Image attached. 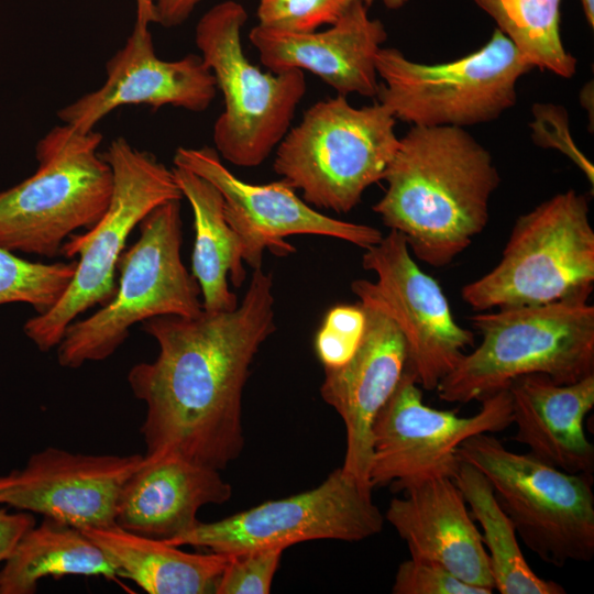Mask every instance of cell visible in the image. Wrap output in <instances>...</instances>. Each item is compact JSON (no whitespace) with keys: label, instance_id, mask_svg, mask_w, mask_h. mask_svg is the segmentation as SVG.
I'll use <instances>...</instances> for the list:
<instances>
[{"label":"cell","instance_id":"cell-1","mask_svg":"<svg viewBox=\"0 0 594 594\" xmlns=\"http://www.w3.org/2000/svg\"><path fill=\"white\" fill-rule=\"evenodd\" d=\"M273 275L253 271L233 310L142 322L160 352L131 367L128 383L146 406L145 455H177L226 469L244 448L242 397L250 366L276 329Z\"/></svg>","mask_w":594,"mask_h":594},{"label":"cell","instance_id":"cell-2","mask_svg":"<svg viewBox=\"0 0 594 594\" xmlns=\"http://www.w3.org/2000/svg\"><path fill=\"white\" fill-rule=\"evenodd\" d=\"M373 206L419 261L449 265L486 227L501 178L490 152L464 128L415 127L399 139Z\"/></svg>","mask_w":594,"mask_h":594},{"label":"cell","instance_id":"cell-3","mask_svg":"<svg viewBox=\"0 0 594 594\" xmlns=\"http://www.w3.org/2000/svg\"><path fill=\"white\" fill-rule=\"evenodd\" d=\"M480 344L438 384L439 399L482 402L528 374L571 384L594 374V307L554 302L480 311Z\"/></svg>","mask_w":594,"mask_h":594},{"label":"cell","instance_id":"cell-4","mask_svg":"<svg viewBox=\"0 0 594 594\" xmlns=\"http://www.w3.org/2000/svg\"><path fill=\"white\" fill-rule=\"evenodd\" d=\"M585 195L559 193L519 216L499 262L461 289L474 311L587 302L594 288V230Z\"/></svg>","mask_w":594,"mask_h":594},{"label":"cell","instance_id":"cell-5","mask_svg":"<svg viewBox=\"0 0 594 594\" xmlns=\"http://www.w3.org/2000/svg\"><path fill=\"white\" fill-rule=\"evenodd\" d=\"M102 134L68 124L54 127L37 143L36 170L0 191V246L54 257L78 229L105 215L113 173L98 153Z\"/></svg>","mask_w":594,"mask_h":594},{"label":"cell","instance_id":"cell-6","mask_svg":"<svg viewBox=\"0 0 594 594\" xmlns=\"http://www.w3.org/2000/svg\"><path fill=\"white\" fill-rule=\"evenodd\" d=\"M140 237L123 251L114 297L91 316L73 321L56 346L58 364L78 369L111 356L131 328L158 316L196 317L202 312L200 288L180 256V200L154 208L139 223Z\"/></svg>","mask_w":594,"mask_h":594},{"label":"cell","instance_id":"cell-7","mask_svg":"<svg viewBox=\"0 0 594 594\" xmlns=\"http://www.w3.org/2000/svg\"><path fill=\"white\" fill-rule=\"evenodd\" d=\"M381 102L355 108L345 96L320 100L276 146L273 168L310 206L351 211L383 180L399 139Z\"/></svg>","mask_w":594,"mask_h":594},{"label":"cell","instance_id":"cell-8","mask_svg":"<svg viewBox=\"0 0 594 594\" xmlns=\"http://www.w3.org/2000/svg\"><path fill=\"white\" fill-rule=\"evenodd\" d=\"M102 156L113 173L108 209L91 229L64 242L61 254L79 256L75 275L51 309L23 326L25 336L42 352L56 348L80 314L114 297L117 264L132 230L157 206L183 198L173 168L124 138L114 139Z\"/></svg>","mask_w":594,"mask_h":594},{"label":"cell","instance_id":"cell-9","mask_svg":"<svg viewBox=\"0 0 594 594\" xmlns=\"http://www.w3.org/2000/svg\"><path fill=\"white\" fill-rule=\"evenodd\" d=\"M246 20L241 3H218L197 23L195 42L223 97L213 125L215 150L233 165L254 167L290 129L307 85L302 70L265 73L248 59L241 43Z\"/></svg>","mask_w":594,"mask_h":594},{"label":"cell","instance_id":"cell-10","mask_svg":"<svg viewBox=\"0 0 594 594\" xmlns=\"http://www.w3.org/2000/svg\"><path fill=\"white\" fill-rule=\"evenodd\" d=\"M458 455L487 477L518 538L542 561L563 566L593 559V476L510 451L487 432L464 440Z\"/></svg>","mask_w":594,"mask_h":594},{"label":"cell","instance_id":"cell-11","mask_svg":"<svg viewBox=\"0 0 594 594\" xmlns=\"http://www.w3.org/2000/svg\"><path fill=\"white\" fill-rule=\"evenodd\" d=\"M532 68L498 29L476 52L441 64L414 62L395 47H382L376 97L395 119L411 125L464 128L512 108L518 79Z\"/></svg>","mask_w":594,"mask_h":594},{"label":"cell","instance_id":"cell-12","mask_svg":"<svg viewBox=\"0 0 594 594\" xmlns=\"http://www.w3.org/2000/svg\"><path fill=\"white\" fill-rule=\"evenodd\" d=\"M372 490L340 466L312 490L267 501L217 521H199L163 540L229 556L270 548L285 550L319 539L361 541L380 534L385 521Z\"/></svg>","mask_w":594,"mask_h":594},{"label":"cell","instance_id":"cell-13","mask_svg":"<svg viewBox=\"0 0 594 594\" xmlns=\"http://www.w3.org/2000/svg\"><path fill=\"white\" fill-rule=\"evenodd\" d=\"M513 424L507 388L482 400L479 413L461 417L452 410L427 406L417 377L406 370L380 410L372 429L369 482L400 492L408 483L428 475L454 477L461 460L460 444L479 433L503 431Z\"/></svg>","mask_w":594,"mask_h":594},{"label":"cell","instance_id":"cell-14","mask_svg":"<svg viewBox=\"0 0 594 594\" xmlns=\"http://www.w3.org/2000/svg\"><path fill=\"white\" fill-rule=\"evenodd\" d=\"M173 162L219 190L226 220L240 240L242 260L253 271L262 268L265 250L277 256L294 253L296 249L285 240L290 235H324L364 250L384 237L374 227L321 213L299 198L284 179L261 185L238 178L212 147H178Z\"/></svg>","mask_w":594,"mask_h":594},{"label":"cell","instance_id":"cell-15","mask_svg":"<svg viewBox=\"0 0 594 594\" xmlns=\"http://www.w3.org/2000/svg\"><path fill=\"white\" fill-rule=\"evenodd\" d=\"M351 290L364 311L363 336L346 363L324 369L320 395L336 409L345 426L346 449L342 470L371 486L373 425L406 370L408 348L375 283L355 279L351 283Z\"/></svg>","mask_w":594,"mask_h":594},{"label":"cell","instance_id":"cell-16","mask_svg":"<svg viewBox=\"0 0 594 594\" xmlns=\"http://www.w3.org/2000/svg\"><path fill=\"white\" fill-rule=\"evenodd\" d=\"M362 266L377 276L375 286L405 337L419 386L436 389L474 345L473 331L454 320L440 284L418 266L400 233L391 230L366 249Z\"/></svg>","mask_w":594,"mask_h":594},{"label":"cell","instance_id":"cell-17","mask_svg":"<svg viewBox=\"0 0 594 594\" xmlns=\"http://www.w3.org/2000/svg\"><path fill=\"white\" fill-rule=\"evenodd\" d=\"M142 454H84L47 447L0 474V505L78 528L116 525L121 488Z\"/></svg>","mask_w":594,"mask_h":594},{"label":"cell","instance_id":"cell-18","mask_svg":"<svg viewBox=\"0 0 594 594\" xmlns=\"http://www.w3.org/2000/svg\"><path fill=\"white\" fill-rule=\"evenodd\" d=\"M148 25L136 18L125 44L106 64L103 85L62 108L57 114L63 123L87 132L122 106H173L202 112L211 105L216 80L200 55L160 58Z\"/></svg>","mask_w":594,"mask_h":594},{"label":"cell","instance_id":"cell-19","mask_svg":"<svg viewBox=\"0 0 594 594\" xmlns=\"http://www.w3.org/2000/svg\"><path fill=\"white\" fill-rule=\"evenodd\" d=\"M386 38L383 23L369 16L361 0H354L324 31L289 33L257 24L249 34L261 63L271 72L308 70L345 97H376V56Z\"/></svg>","mask_w":594,"mask_h":594},{"label":"cell","instance_id":"cell-20","mask_svg":"<svg viewBox=\"0 0 594 594\" xmlns=\"http://www.w3.org/2000/svg\"><path fill=\"white\" fill-rule=\"evenodd\" d=\"M385 520L406 542L410 558L433 562L465 583L494 591L482 534L452 477L428 475L405 485Z\"/></svg>","mask_w":594,"mask_h":594},{"label":"cell","instance_id":"cell-21","mask_svg":"<svg viewBox=\"0 0 594 594\" xmlns=\"http://www.w3.org/2000/svg\"><path fill=\"white\" fill-rule=\"evenodd\" d=\"M231 496L232 487L219 470L177 455L143 454L121 488L116 525L138 535L167 539L196 526L202 506L223 504Z\"/></svg>","mask_w":594,"mask_h":594},{"label":"cell","instance_id":"cell-22","mask_svg":"<svg viewBox=\"0 0 594 594\" xmlns=\"http://www.w3.org/2000/svg\"><path fill=\"white\" fill-rule=\"evenodd\" d=\"M507 389L514 440L553 468L593 476L594 447L585 436L584 418L594 406V374L571 384L528 374L513 380Z\"/></svg>","mask_w":594,"mask_h":594},{"label":"cell","instance_id":"cell-23","mask_svg":"<svg viewBox=\"0 0 594 594\" xmlns=\"http://www.w3.org/2000/svg\"><path fill=\"white\" fill-rule=\"evenodd\" d=\"M107 556L118 576L150 594H212L230 556L190 553L118 525L80 529Z\"/></svg>","mask_w":594,"mask_h":594},{"label":"cell","instance_id":"cell-24","mask_svg":"<svg viewBox=\"0 0 594 594\" xmlns=\"http://www.w3.org/2000/svg\"><path fill=\"white\" fill-rule=\"evenodd\" d=\"M176 183L194 212L195 244L193 276L200 293L202 309L208 312L229 311L238 307L237 295L228 278L240 288L246 272L241 243L227 222L223 199L219 190L205 178L180 167H173Z\"/></svg>","mask_w":594,"mask_h":594},{"label":"cell","instance_id":"cell-25","mask_svg":"<svg viewBox=\"0 0 594 594\" xmlns=\"http://www.w3.org/2000/svg\"><path fill=\"white\" fill-rule=\"evenodd\" d=\"M118 579L103 551L80 529L44 518L19 540L0 570V594H33L47 576Z\"/></svg>","mask_w":594,"mask_h":594},{"label":"cell","instance_id":"cell-26","mask_svg":"<svg viewBox=\"0 0 594 594\" xmlns=\"http://www.w3.org/2000/svg\"><path fill=\"white\" fill-rule=\"evenodd\" d=\"M470 513L483 529L482 540L490 560L494 590L501 594H564L552 580L538 576L526 561L515 527L498 504L487 477L461 461L453 477Z\"/></svg>","mask_w":594,"mask_h":594},{"label":"cell","instance_id":"cell-27","mask_svg":"<svg viewBox=\"0 0 594 594\" xmlns=\"http://www.w3.org/2000/svg\"><path fill=\"white\" fill-rule=\"evenodd\" d=\"M485 11L532 67L563 78L576 72V59L560 35L562 0H473Z\"/></svg>","mask_w":594,"mask_h":594},{"label":"cell","instance_id":"cell-28","mask_svg":"<svg viewBox=\"0 0 594 594\" xmlns=\"http://www.w3.org/2000/svg\"><path fill=\"white\" fill-rule=\"evenodd\" d=\"M72 262H32L0 246V306L22 302L37 314L51 309L63 296L75 275Z\"/></svg>","mask_w":594,"mask_h":594},{"label":"cell","instance_id":"cell-29","mask_svg":"<svg viewBox=\"0 0 594 594\" xmlns=\"http://www.w3.org/2000/svg\"><path fill=\"white\" fill-rule=\"evenodd\" d=\"M354 0H258V25L289 33H308L336 23Z\"/></svg>","mask_w":594,"mask_h":594},{"label":"cell","instance_id":"cell-30","mask_svg":"<svg viewBox=\"0 0 594 594\" xmlns=\"http://www.w3.org/2000/svg\"><path fill=\"white\" fill-rule=\"evenodd\" d=\"M365 316L361 305L331 308L315 338V350L324 369L339 367L356 351L363 336Z\"/></svg>","mask_w":594,"mask_h":594},{"label":"cell","instance_id":"cell-31","mask_svg":"<svg viewBox=\"0 0 594 594\" xmlns=\"http://www.w3.org/2000/svg\"><path fill=\"white\" fill-rule=\"evenodd\" d=\"M284 549H260L231 554L215 594H267Z\"/></svg>","mask_w":594,"mask_h":594},{"label":"cell","instance_id":"cell-32","mask_svg":"<svg viewBox=\"0 0 594 594\" xmlns=\"http://www.w3.org/2000/svg\"><path fill=\"white\" fill-rule=\"evenodd\" d=\"M394 594H492L494 591L463 582L443 566L408 559L396 571Z\"/></svg>","mask_w":594,"mask_h":594},{"label":"cell","instance_id":"cell-33","mask_svg":"<svg viewBox=\"0 0 594 594\" xmlns=\"http://www.w3.org/2000/svg\"><path fill=\"white\" fill-rule=\"evenodd\" d=\"M532 113L535 121L530 125L535 143L538 146L557 148L566 155L593 186L594 166L573 142L565 109L551 103H535Z\"/></svg>","mask_w":594,"mask_h":594},{"label":"cell","instance_id":"cell-34","mask_svg":"<svg viewBox=\"0 0 594 594\" xmlns=\"http://www.w3.org/2000/svg\"><path fill=\"white\" fill-rule=\"evenodd\" d=\"M34 525L31 513H9L0 508V562L9 558L22 536Z\"/></svg>","mask_w":594,"mask_h":594},{"label":"cell","instance_id":"cell-35","mask_svg":"<svg viewBox=\"0 0 594 594\" xmlns=\"http://www.w3.org/2000/svg\"><path fill=\"white\" fill-rule=\"evenodd\" d=\"M200 0H156L154 23L170 28L184 23Z\"/></svg>","mask_w":594,"mask_h":594},{"label":"cell","instance_id":"cell-36","mask_svg":"<svg viewBox=\"0 0 594 594\" xmlns=\"http://www.w3.org/2000/svg\"><path fill=\"white\" fill-rule=\"evenodd\" d=\"M156 0H135L136 18L152 23L154 22V3Z\"/></svg>","mask_w":594,"mask_h":594},{"label":"cell","instance_id":"cell-37","mask_svg":"<svg viewBox=\"0 0 594 594\" xmlns=\"http://www.w3.org/2000/svg\"><path fill=\"white\" fill-rule=\"evenodd\" d=\"M586 21L591 28L594 26V0H580Z\"/></svg>","mask_w":594,"mask_h":594},{"label":"cell","instance_id":"cell-38","mask_svg":"<svg viewBox=\"0 0 594 594\" xmlns=\"http://www.w3.org/2000/svg\"><path fill=\"white\" fill-rule=\"evenodd\" d=\"M365 6L372 4L375 0H361ZM389 9H399L407 3L408 0H381Z\"/></svg>","mask_w":594,"mask_h":594}]
</instances>
